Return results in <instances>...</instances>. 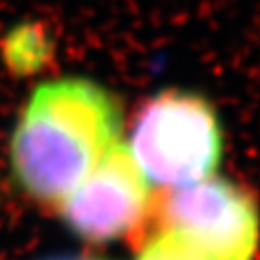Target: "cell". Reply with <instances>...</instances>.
I'll return each instance as SVG.
<instances>
[{"label": "cell", "instance_id": "3", "mask_svg": "<svg viewBox=\"0 0 260 260\" xmlns=\"http://www.w3.org/2000/svg\"><path fill=\"white\" fill-rule=\"evenodd\" d=\"M162 228L174 230L206 260H252L258 216L251 195L237 183L210 176L168 189L158 203Z\"/></svg>", "mask_w": 260, "mask_h": 260}, {"label": "cell", "instance_id": "5", "mask_svg": "<svg viewBox=\"0 0 260 260\" xmlns=\"http://www.w3.org/2000/svg\"><path fill=\"white\" fill-rule=\"evenodd\" d=\"M135 260H206L195 247L177 235L174 230L160 228V232L154 233L143 243L139 254Z\"/></svg>", "mask_w": 260, "mask_h": 260}, {"label": "cell", "instance_id": "4", "mask_svg": "<svg viewBox=\"0 0 260 260\" xmlns=\"http://www.w3.org/2000/svg\"><path fill=\"white\" fill-rule=\"evenodd\" d=\"M154 187L121 139L58 205L64 223L81 239L112 243L149 220Z\"/></svg>", "mask_w": 260, "mask_h": 260}, {"label": "cell", "instance_id": "1", "mask_svg": "<svg viewBox=\"0 0 260 260\" xmlns=\"http://www.w3.org/2000/svg\"><path fill=\"white\" fill-rule=\"evenodd\" d=\"M123 139L120 99L89 77L68 75L37 85L10 139V168L33 201L58 206Z\"/></svg>", "mask_w": 260, "mask_h": 260}, {"label": "cell", "instance_id": "6", "mask_svg": "<svg viewBox=\"0 0 260 260\" xmlns=\"http://www.w3.org/2000/svg\"><path fill=\"white\" fill-rule=\"evenodd\" d=\"M50 260H103V258H89V256H58Z\"/></svg>", "mask_w": 260, "mask_h": 260}, {"label": "cell", "instance_id": "2", "mask_svg": "<svg viewBox=\"0 0 260 260\" xmlns=\"http://www.w3.org/2000/svg\"><path fill=\"white\" fill-rule=\"evenodd\" d=\"M123 141L152 187L162 189L214 176L223 158L218 112L208 99L187 89H166L147 99Z\"/></svg>", "mask_w": 260, "mask_h": 260}]
</instances>
